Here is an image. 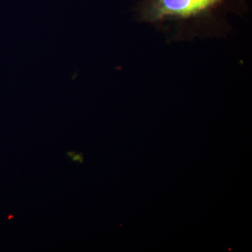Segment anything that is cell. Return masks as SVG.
<instances>
[{"label": "cell", "instance_id": "6da1fadb", "mask_svg": "<svg viewBox=\"0 0 252 252\" xmlns=\"http://www.w3.org/2000/svg\"><path fill=\"white\" fill-rule=\"evenodd\" d=\"M249 10L247 0H140L132 11L172 44L225 37L233 31L228 16L243 17Z\"/></svg>", "mask_w": 252, "mask_h": 252}, {"label": "cell", "instance_id": "7a4b0ae2", "mask_svg": "<svg viewBox=\"0 0 252 252\" xmlns=\"http://www.w3.org/2000/svg\"><path fill=\"white\" fill-rule=\"evenodd\" d=\"M72 159L74 161H78L79 162H83V157H81V155H79V154L74 155V158H73Z\"/></svg>", "mask_w": 252, "mask_h": 252}]
</instances>
